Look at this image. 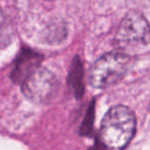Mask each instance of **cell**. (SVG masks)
Wrapping results in <instances>:
<instances>
[{"mask_svg":"<svg viewBox=\"0 0 150 150\" xmlns=\"http://www.w3.org/2000/svg\"><path fill=\"white\" fill-rule=\"evenodd\" d=\"M136 127L135 113L129 107L117 105L109 109L103 118L101 141L109 150H123L135 136Z\"/></svg>","mask_w":150,"mask_h":150,"instance_id":"cell-1","label":"cell"},{"mask_svg":"<svg viewBox=\"0 0 150 150\" xmlns=\"http://www.w3.org/2000/svg\"><path fill=\"white\" fill-rule=\"evenodd\" d=\"M131 59L123 52H109L95 62L90 71V83L95 88H106L120 81L129 69Z\"/></svg>","mask_w":150,"mask_h":150,"instance_id":"cell-2","label":"cell"},{"mask_svg":"<svg viewBox=\"0 0 150 150\" xmlns=\"http://www.w3.org/2000/svg\"><path fill=\"white\" fill-rule=\"evenodd\" d=\"M22 91L27 99L36 104H48L59 92V81L54 73L44 67H33L22 82Z\"/></svg>","mask_w":150,"mask_h":150,"instance_id":"cell-3","label":"cell"},{"mask_svg":"<svg viewBox=\"0 0 150 150\" xmlns=\"http://www.w3.org/2000/svg\"><path fill=\"white\" fill-rule=\"evenodd\" d=\"M115 41L120 47H135L150 43V25L139 11H131L121 20Z\"/></svg>","mask_w":150,"mask_h":150,"instance_id":"cell-4","label":"cell"},{"mask_svg":"<svg viewBox=\"0 0 150 150\" xmlns=\"http://www.w3.org/2000/svg\"><path fill=\"white\" fill-rule=\"evenodd\" d=\"M149 110H150V108H149Z\"/></svg>","mask_w":150,"mask_h":150,"instance_id":"cell-5","label":"cell"}]
</instances>
